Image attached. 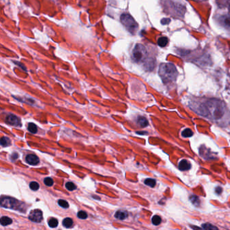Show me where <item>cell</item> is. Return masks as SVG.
I'll list each match as a JSON object with an SVG mask.
<instances>
[{
  "label": "cell",
  "instance_id": "obj_1",
  "mask_svg": "<svg viewBox=\"0 0 230 230\" xmlns=\"http://www.w3.org/2000/svg\"><path fill=\"white\" fill-rule=\"evenodd\" d=\"M193 110L198 114L216 122L222 119L226 112L225 104L220 100L214 99H208L205 102L198 104L196 108Z\"/></svg>",
  "mask_w": 230,
  "mask_h": 230
},
{
  "label": "cell",
  "instance_id": "obj_2",
  "mask_svg": "<svg viewBox=\"0 0 230 230\" xmlns=\"http://www.w3.org/2000/svg\"><path fill=\"white\" fill-rule=\"evenodd\" d=\"M159 74L165 84H169L175 81L178 75L177 68L171 63L162 64L159 70Z\"/></svg>",
  "mask_w": 230,
  "mask_h": 230
},
{
  "label": "cell",
  "instance_id": "obj_3",
  "mask_svg": "<svg viewBox=\"0 0 230 230\" xmlns=\"http://www.w3.org/2000/svg\"><path fill=\"white\" fill-rule=\"evenodd\" d=\"M120 20L125 28L131 34H135L139 28V25L130 15L128 14H122L120 16Z\"/></svg>",
  "mask_w": 230,
  "mask_h": 230
},
{
  "label": "cell",
  "instance_id": "obj_4",
  "mask_svg": "<svg viewBox=\"0 0 230 230\" xmlns=\"http://www.w3.org/2000/svg\"><path fill=\"white\" fill-rule=\"evenodd\" d=\"M147 56V51L144 45L136 44L132 51V58L135 62L144 61Z\"/></svg>",
  "mask_w": 230,
  "mask_h": 230
},
{
  "label": "cell",
  "instance_id": "obj_5",
  "mask_svg": "<svg viewBox=\"0 0 230 230\" xmlns=\"http://www.w3.org/2000/svg\"><path fill=\"white\" fill-rule=\"evenodd\" d=\"M22 203L19 202L18 200L10 197H2L1 199V206L7 208L20 210L22 208Z\"/></svg>",
  "mask_w": 230,
  "mask_h": 230
},
{
  "label": "cell",
  "instance_id": "obj_6",
  "mask_svg": "<svg viewBox=\"0 0 230 230\" xmlns=\"http://www.w3.org/2000/svg\"><path fill=\"white\" fill-rule=\"evenodd\" d=\"M28 218L32 222L40 223L43 220V213L39 209H35L30 213Z\"/></svg>",
  "mask_w": 230,
  "mask_h": 230
},
{
  "label": "cell",
  "instance_id": "obj_7",
  "mask_svg": "<svg viewBox=\"0 0 230 230\" xmlns=\"http://www.w3.org/2000/svg\"><path fill=\"white\" fill-rule=\"evenodd\" d=\"M6 122L7 124L14 125V126H20L21 125L20 118L14 114H10L7 115Z\"/></svg>",
  "mask_w": 230,
  "mask_h": 230
},
{
  "label": "cell",
  "instance_id": "obj_8",
  "mask_svg": "<svg viewBox=\"0 0 230 230\" xmlns=\"http://www.w3.org/2000/svg\"><path fill=\"white\" fill-rule=\"evenodd\" d=\"M219 22L225 28L228 29L230 31V16L228 15H225L220 16L219 18Z\"/></svg>",
  "mask_w": 230,
  "mask_h": 230
},
{
  "label": "cell",
  "instance_id": "obj_9",
  "mask_svg": "<svg viewBox=\"0 0 230 230\" xmlns=\"http://www.w3.org/2000/svg\"><path fill=\"white\" fill-rule=\"evenodd\" d=\"M26 161L29 165H37L39 163V159L38 157L36 156L35 154H28V155L27 156Z\"/></svg>",
  "mask_w": 230,
  "mask_h": 230
},
{
  "label": "cell",
  "instance_id": "obj_10",
  "mask_svg": "<svg viewBox=\"0 0 230 230\" xmlns=\"http://www.w3.org/2000/svg\"><path fill=\"white\" fill-rule=\"evenodd\" d=\"M190 168H191V164L186 159H184L179 162V169L181 171H187V170H189Z\"/></svg>",
  "mask_w": 230,
  "mask_h": 230
},
{
  "label": "cell",
  "instance_id": "obj_11",
  "mask_svg": "<svg viewBox=\"0 0 230 230\" xmlns=\"http://www.w3.org/2000/svg\"><path fill=\"white\" fill-rule=\"evenodd\" d=\"M128 214L127 211H123V210H119L115 213V217L120 220H124L128 217Z\"/></svg>",
  "mask_w": 230,
  "mask_h": 230
},
{
  "label": "cell",
  "instance_id": "obj_12",
  "mask_svg": "<svg viewBox=\"0 0 230 230\" xmlns=\"http://www.w3.org/2000/svg\"><path fill=\"white\" fill-rule=\"evenodd\" d=\"M144 67L146 70L151 71L154 67V60L153 59H146L144 60Z\"/></svg>",
  "mask_w": 230,
  "mask_h": 230
},
{
  "label": "cell",
  "instance_id": "obj_13",
  "mask_svg": "<svg viewBox=\"0 0 230 230\" xmlns=\"http://www.w3.org/2000/svg\"><path fill=\"white\" fill-rule=\"evenodd\" d=\"M137 123H138V124L140 125V127H143V128L146 127L149 125V122H148L147 119H146V118H144V117H143V116H140V117H139V118H138Z\"/></svg>",
  "mask_w": 230,
  "mask_h": 230
},
{
  "label": "cell",
  "instance_id": "obj_14",
  "mask_svg": "<svg viewBox=\"0 0 230 230\" xmlns=\"http://www.w3.org/2000/svg\"><path fill=\"white\" fill-rule=\"evenodd\" d=\"M0 223L3 225V226H6V225H10L12 223V219H10L8 217H2L1 219H0Z\"/></svg>",
  "mask_w": 230,
  "mask_h": 230
},
{
  "label": "cell",
  "instance_id": "obj_15",
  "mask_svg": "<svg viewBox=\"0 0 230 230\" xmlns=\"http://www.w3.org/2000/svg\"><path fill=\"white\" fill-rule=\"evenodd\" d=\"M62 224L63 225H64V227L66 228H70L72 226L73 220L71 218H70V217H67V218L63 220Z\"/></svg>",
  "mask_w": 230,
  "mask_h": 230
},
{
  "label": "cell",
  "instance_id": "obj_16",
  "mask_svg": "<svg viewBox=\"0 0 230 230\" xmlns=\"http://www.w3.org/2000/svg\"><path fill=\"white\" fill-rule=\"evenodd\" d=\"M157 43L160 47H165V46L167 45V43H168V39H167V38L165 37H162L158 39Z\"/></svg>",
  "mask_w": 230,
  "mask_h": 230
},
{
  "label": "cell",
  "instance_id": "obj_17",
  "mask_svg": "<svg viewBox=\"0 0 230 230\" xmlns=\"http://www.w3.org/2000/svg\"><path fill=\"white\" fill-rule=\"evenodd\" d=\"M190 200L192 202V203L195 205L196 207L199 206L200 204V199L196 195H192L190 197Z\"/></svg>",
  "mask_w": 230,
  "mask_h": 230
},
{
  "label": "cell",
  "instance_id": "obj_18",
  "mask_svg": "<svg viewBox=\"0 0 230 230\" xmlns=\"http://www.w3.org/2000/svg\"><path fill=\"white\" fill-rule=\"evenodd\" d=\"M182 135L183 137H184V138H189L193 135V132H192V131L190 129L186 128L184 130L182 131Z\"/></svg>",
  "mask_w": 230,
  "mask_h": 230
},
{
  "label": "cell",
  "instance_id": "obj_19",
  "mask_svg": "<svg viewBox=\"0 0 230 230\" xmlns=\"http://www.w3.org/2000/svg\"><path fill=\"white\" fill-rule=\"evenodd\" d=\"M48 225L51 228H56L58 225V221L56 218L50 219L48 221Z\"/></svg>",
  "mask_w": 230,
  "mask_h": 230
},
{
  "label": "cell",
  "instance_id": "obj_20",
  "mask_svg": "<svg viewBox=\"0 0 230 230\" xmlns=\"http://www.w3.org/2000/svg\"><path fill=\"white\" fill-rule=\"evenodd\" d=\"M217 3L219 7H225L229 5V0H217Z\"/></svg>",
  "mask_w": 230,
  "mask_h": 230
},
{
  "label": "cell",
  "instance_id": "obj_21",
  "mask_svg": "<svg viewBox=\"0 0 230 230\" xmlns=\"http://www.w3.org/2000/svg\"><path fill=\"white\" fill-rule=\"evenodd\" d=\"M28 130L29 132L32 134H35L37 132V126L33 123H29L28 125Z\"/></svg>",
  "mask_w": 230,
  "mask_h": 230
},
{
  "label": "cell",
  "instance_id": "obj_22",
  "mask_svg": "<svg viewBox=\"0 0 230 230\" xmlns=\"http://www.w3.org/2000/svg\"><path fill=\"white\" fill-rule=\"evenodd\" d=\"M144 184L146 185H147L150 187H154V186H155L156 184V181L155 179H152V178H148V179H146L145 181H144Z\"/></svg>",
  "mask_w": 230,
  "mask_h": 230
},
{
  "label": "cell",
  "instance_id": "obj_23",
  "mask_svg": "<svg viewBox=\"0 0 230 230\" xmlns=\"http://www.w3.org/2000/svg\"><path fill=\"white\" fill-rule=\"evenodd\" d=\"M11 144L10 140L7 137H3L1 139V145L2 146H8Z\"/></svg>",
  "mask_w": 230,
  "mask_h": 230
},
{
  "label": "cell",
  "instance_id": "obj_24",
  "mask_svg": "<svg viewBox=\"0 0 230 230\" xmlns=\"http://www.w3.org/2000/svg\"><path fill=\"white\" fill-rule=\"evenodd\" d=\"M161 222V218L158 215H154L153 217L152 218V223L154 225H159Z\"/></svg>",
  "mask_w": 230,
  "mask_h": 230
},
{
  "label": "cell",
  "instance_id": "obj_25",
  "mask_svg": "<svg viewBox=\"0 0 230 230\" xmlns=\"http://www.w3.org/2000/svg\"><path fill=\"white\" fill-rule=\"evenodd\" d=\"M66 188L70 191H73L76 189V186L72 182H67L66 184Z\"/></svg>",
  "mask_w": 230,
  "mask_h": 230
},
{
  "label": "cell",
  "instance_id": "obj_26",
  "mask_svg": "<svg viewBox=\"0 0 230 230\" xmlns=\"http://www.w3.org/2000/svg\"><path fill=\"white\" fill-rule=\"evenodd\" d=\"M29 186H30V188L33 191H36L37 190H39V184L36 182H32L30 184Z\"/></svg>",
  "mask_w": 230,
  "mask_h": 230
},
{
  "label": "cell",
  "instance_id": "obj_27",
  "mask_svg": "<svg viewBox=\"0 0 230 230\" xmlns=\"http://www.w3.org/2000/svg\"><path fill=\"white\" fill-rule=\"evenodd\" d=\"M58 204L62 207V208H67L69 207V204L68 203V202L64 200H58Z\"/></svg>",
  "mask_w": 230,
  "mask_h": 230
},
{
  "label": "cell",
  "instance_id": "obj_28",
  "mask_svg": "<svg viewBox=\"0 0 230 230\" xmlns=\"http://www.w3.org/2000/svg\"><path fill=\"white\" fill-rule=\"evenodd\" d=\"M77 216H78V218H80L81 219H85L87 218L88 215H87V213L85 211H79L78 213Z\"/></svg>",
  "mask_w": 230,
  "mask_h": 230
},
{
  "label": "cell",
  "instance_id": "obj_29",
  "mask_svg": "<svg viewBox=\"0 0 230 230\" xmlns=\"http://www.w3.org/2000/svg\"><path fill=\"white\" fill-rule=\"evenodd\" d=\"M44 183L46 186H51L53 184V180L51 178H46L44 179Z\"/></svg>",
  "mask_w": 230,
  "mask_h": 230
},
{
  "label": "cell",
  "instance_id": "obj_30",
  "mask_svg": "<svg viewBox=\"0 0 230 230\" xmlns=\"http://www.w3.org/2000/svg\"><path fill=\"white\" fill-rule=\"evenodd\" d=\"M202 227L205 229H217V227L213 226V225L210 223H204L202 225Z\"/></svg>",
  "mask_w": 230,
  "mask_h": 230
},
{
  "label": "cell",
  "instance_id": "obj_31",
  "mask_svg": "<svg viewBox=\"0 0 230 230\" xmlns=\"http://www.w3.org/2000/svg\"><path fill=\"white\" fill-rule=\"evenodd\" d=\"M18 157V153H16L12 154L11 156V159H12V161H15Z\"/></svg>",
  "mask_w": 230,
  "mask_h": 230
},
{
  "label": "cell",
  "instance_id": "obj_32",
  "mask_svg": "<svg viewBox=\"0 0 230 230\" xmlns=\"http://www.w3.org/2000/svg\"><path fill=\"white\" fill-rule=\"evenodd\" d=\"M170 22V19H167V18H165V19H163L161 20V23L163 24H169Z\"/></svg>",
  "mask_w": 230,
  "mask_h": 230
},
{
  "label": "cell",
  "instance_id": "obj_33",
  "mask_svg": "<svg viewBox=\"0 0 230 230\" xmlns=\"http://www.w3.org/2000/svg\"><path fill=\"white\" fill-rule=\"evenodd\" d=\"M215 192H216V193H217V194H220L221 193V192H222V188H221V187H217V188H216Z\"/></svg>",
  "mask_w": 230,
  "mask_h": 230
},
{
  "label": "cell",
  "instance_id": "obj_34",
  "mask_svg": "<svg viewBox=\"0 0 230 230\" xmlns=\"http://www.w3.org/2000/svg\"><path fill=\"white\" fill-rule=\"evenodd\" d=\"M14 62L15 63V64H18V65H19V66L20 67V68H23V69H24V70H26V68H24V67L23 66V65H22V64H20V63H19V62H18V61H14Z\"/></svg>",
  "mask_w": 230,
  "mask_h": 230
},
{
  "label": "cell",
  "instance_id": "obj_35",
  "mask_svg": "<svg viewBox=\"0 0 230 230\" xmlns=\"http://www.w3.org/2000/svg\"><path fill=\"white\" fill-rule=\"evenodd\" d=\"M199 1H206V0H199Z\"/></svg>",
  "mask_w": 230,
  "mask_h": 230
}]
</instances>
